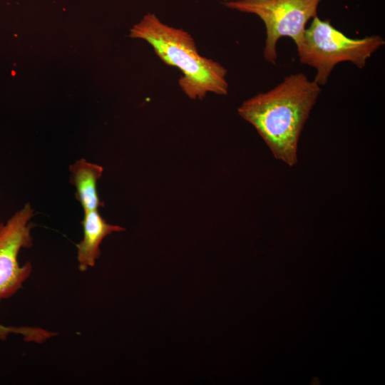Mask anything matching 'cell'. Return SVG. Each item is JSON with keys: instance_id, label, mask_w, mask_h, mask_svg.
<instances>
[{"instance_id": "cell-5", "label": "cell", "mask_w": 385, "mask_h": 385, "mask_svg": "<svg viewBox=\"0 0 385 385\" xmlns=\"http://www.w3.org/2000/svg\"><path fill=\"white\" fill-rule=\"evenodd\" d=\"M34 210L27 203L7 222L0 223V302L16 294L30 276V262L20 265L18 255L22 248L32 246L30 222ZM9 333V327L0 324V338Z\"/></svg>"}, {"instance_id": "cell-4", "label": "cell", "mask_w": 385, "mask_h": 385, "mask_svg": "<svg viewBox=\"0 0 385 385\" xmlns=\"http://www.w3.org/2000/svg\"><path fill=\"white\" fill-rule=\"evenodd\" d=\"M323 0H227V8L252 14L264 22L266 29L263 56L275 64L276 46L282 37L292 38L296 46L303 39L308 21L317 16V8Z\"/></svg>"}, {"instance_id": "cell-7", "label": "cell", "mask_w": 385, "mask_h": 385, "mask_svg": "<svg viewBox=\"0 0 385 385\" xmlns=\"http://www.w3.org/2000/svg\"><path fill=\"white\" fill-rule=\"evenodd\" d=\"M102 166L81 158L70 165V182L76 189V198L83 211L98 210L103 207L97 192V181L102 175Z\"/></svg>"}, {"instance_id": "cell-2", "label": "cell", "mask_w": 385, "mask_h": 385, "mask_svg": "<svg viewBox=\"0 0 385 385\" xmlns=\"http://www.w3.org/2000/svg\"><path fill=\"white\" fill-rule=\"evenodd\" d=\"M130 36L146 41L165 63L182 71L178 83L190 98L201 100L209 92L228 93L227 71L218 62L202 56L187 31L165 24L148 13L130 29Z\"/></svg>"}, {"instance_id": "cell-6", "label": "cell", "mask_w": 385, "mask_h": 385, "mask_svg": "<svg viewBox=\"0 0 385 385\" xmlns=\"http://www.w3.org/2000/svg\"><path fill=\"white\" fill-rule=\"evenodd\" d=\"M81 224L83 237L76 245L77 260L79 270L84 272L93 267L96 260L101 256L100 245L103 240L113 232H121L125 229L108 223L98 210L84 211Z\"/></svg>"}, {"instance_id": "cell-1", "label": "cell", "mask_w": 385, "mask_h": 385, "mask_svg": "<svg viewBox=\"0 0 385 385\" xmlns=\"http://www.w3.org/2000/svg\"><path fill=\"white\" fill-rule=\"evenodd\" d=\"M321 91L304 73H293L245 101L237 112L253 125L274 157L292 167L297 163L299 136Z\"/></svg>"}, {"instance_id": "cell-3", "label": "cell", "mask_w": 385, "mask_h": 385, "mask_svg": "<svg viewBox=\"0 0 385 385\" xmlns=\"http://www.w3.org/2000/svg\"><path fill=\"white\" fill-rule=\"evenodd\" d=\"M384 43L379 35L360 38L348 37L335 29L329 20H322L317 16L306 28L297 50L300 62L315 68L314 81L324 86L337 64L349 61L362 68L368 58Z\"/></svg>"}]
</instances>
